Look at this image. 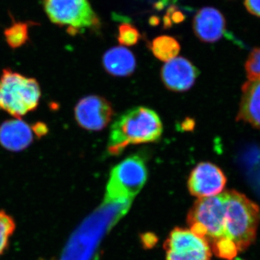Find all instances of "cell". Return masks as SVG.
<instances>
[{
  "label": "cell",
  "instance_id": "cell-18",
  "mask_svg": "<svg viewBox=\"0 0 260 260\" xmlns=\"http://www.w3.org/2000/svg\"><path fill=\"white\" fill-rule=\"evenodd\" d=\"M15 220L3 210H0V255L8 247L10 237L15 230Z\"/></svg>",
  "mask_w": 260,
  "mask_h": 260
},
{
  "label": "cell",
  "instance_id": "cell-23",
  "mask_svg": "<svg viewBox=\"0 0 260 260\" xmlns=\"http://www.w3.org/2000/svg\"><path fill=\"white\" fill-rule=\"evenodd\" d=\"M231 260H242V259H231Z\"/></svg>",
  "mask_w": 260,
  "mask_h": 260
},
{
  "label": "cell",
  "instance_id": "cell-9",
  "mask_svg": "<svg viewBox=\"0 0 260 260\" xmlns=\"http://www.w3.org/2000/svg\"><path fill=\"white\" fill-rule=\"evenodd\" d=\"M226 181L220 168L212 162H202L191 171L188 179V189L193 196L210 198L223 192Z\"/></svg>",
  "mask_w": 260,
  "mask_h": 260
},
{
  "label": "cell",
  "instance_id": "cell-17",
  "mask_svg": "<svg viewBox=\"0 0 260 260\" xmlns=\"http://www.w3.org/2000/svg\"><path fill=\"white\" fill-rule=\"evenodd\" d=\"M7 42L13 49L23 46L28 39V27L25 23H15L5 32Z\"/></svg>",
  "mask_w": 260,
  "mask_h": 260
},
{
  "label": "cell",
  "instance_id": "cell-13",
  "mask_svg": "<svg viewBox=\"0 0 260 260\" xmlns=\"http://www.w3.org/2000/svg\"><path fill=\"white\" fill-rule=\"evenodd\" d=\"M237 119L260 129V75L248 78L243 85Z\"/></svg>",
  "mask_w": 260,
  "mask_h": 260
},
{
  "label": "cell",
  "instance_id": "cell-11",
  "mask_svg": "<svg viewBox=\"0 0 260 260\" xmlns=\"http://www.w3.org/2000/svg\"><path fill=\"white\" fill-rule=\"evenodd\" d=\"M193 29L195 35L202 42H218L225 32V18L215 8L205 7L200 9L195 15Z\"/></svg>",
  "mask_w": 260,
  "mask_h": 260
},
{
  "label": "cell",
  "instance_id": "cell-14",
  "mask_svg": "<svg viewBox=\"0 0 260 260\" xmlns=\"http://www.w3.org/2000/svg\"><path fill=\"white\" fill-rule=\"evenodd\" d=\"M104 69L109 74L117 77L133 74L136 68L134 54L123 47H113L103 57Z\"/></svg>",
  "mask_w": 260,
  "mask_h": 260
},
{
  "label": "cell",
  "instance_id": "cell-10",
  "mask_svg": "<svg viewBox=\"0 0 260 260\" xmlns=\"http://www.w3.org/2000/svg\"><path fill=\"white\" fill-rule=\"evenodd\" d=\"M199 71L190 61L176 57L167 61L161 70V79L169 90L184 92L190 89L196 81Z\"/></svg>",
  "mask_w": 260,
  "mask_h": 260
},
{
  "label": "cell",
  "instance_id": "cell-12",
  "mask_svg": "<svg viewBox=\"0 0 260 260\" xmlns=\"http://www.w3.org/2000/svg\"><path fill=\"white\" fill-rule=\"evenodd\" d=\"M32 126L21 119H10L0 125V145L13 152L22 151L34 141Z\"/></svg>",
  "mask_w": 260,
  "mask_h": 260
},
{
  "label": "cell",
  "instance_id": "cell-24",
  "mask_svg": "<svg viewBox=\"0 0 260 260\" xmlns=\"http://www.w3.org/2000/svg\"><path fill=\"white\" fill-rule=\"evenodd\" d=\"M42 260H43V259H42Z\"/></svg>",
  "mask_w": 260,
  "mask_h": 260
},
{
  "label": "cell",
  "instance_id": "cell-21",
  "mask_svg": "<svg viewBox=\"0 0 260 260\" xmlns=\"http://www.w3.org/2000/svg\"><path fill=\"white\" fill-rule=\"evenodd\" d=\"M244 5L249 13L260 18V0H245Z\"/></svg>",
  "mask_w": 260,
  "mask_h": 260
},
{
  "label": "cell",
  "instance_id": "cell-4",
  "mask_svg": "<svg viewBox=\"0 0 260 260\" xmlns=\"http://www.w3.org/2000/svg\"><path fill=\"white\" fill-rule=\"evenodd\" d=\"M148 169L139 155H131L113 168L108 182L105 203H129L144 186Z\"/></svg>",
  "mask_w": 260,
  "mask_h": 260
},
{
  "label": "cell",
  "instance_id": "cell-1",
  "mask_svg": "<svg viewBox=\"0 0 260 260\" xmlns=\"http://www.w3.org/2000/svg\"><path fill=\"white\" fill-rule=\"evenodd\" d=\"M162 133L161 120L156 112L144 107L133 108L113 124L108 152L112 155H120L129 145L158 141Z\"/></svg>",
  "mask_w": 260,
  "mask_h": 260
},
{
  "label": "cell",
  "instance_id": "cell-19",
  "mask_svg": "<svg viewBox=\"0 0 260 260\" xmlns=\"http://www.w3.org/2000/svg\"><path fill=\"white\" fill-rule=\"evenodd\" d=\"M140 34L138 29L129 23L121 24L119 27L118 41L124 47L134 46L139 41Z\"/></svg>",
  "mask_w": 260,
  "mask_h": 260
},
{
  "label": "cell",
  "instance_id": "cell-7",
  "mask_svg": "<svg viewBox=\"0 0 260 260\" xmlns=\"http://www.w3.org/2000/svg\"><path fill=\"white\" fill-rule=\"evenodd\" d=\"M167 260H210L212 250L208 242L190 229L176 228L164 243Z\"/></svg>",
  "mask_w": 260,
  "mask_h": 260
},
{
  "label": "cell",
  "instance_id": "cell-3",
  "mask_svg": "<svg viewBox=\"0 0 260 260\" xmlns=\"http://www.w3.org/2000/svg\"><path fill=\"white\" fill-rule=\"evenodd\" d=\"M40 85L34 78L5 69L0 76V110L20 119L37 109Z\"/></svg>",
  "mask_w": 260,
  "mask_h": 260
},
{
  "label": "cell",
  "instance_id": "cell-2",
  "mask_svg": "<svg viewBox=\"0 0 260 260\" xmlns=\"http://www.w3.org/2000/svg\"><path fill=\"white\" fill-rule=\"evenodd\" d=\"M223 193L225 237L235 243L239 251H245L256 239L260 223L259 205L239 191Z\"/></svg>",
  "mask_w": 260,
  "mask_h": 260
},
{
  "label": "cell",
  "instance_id": "cell-15",
  "mask_svg": "<svg viewBox=\"0 0 260 260\" xmlns=\"http://www.w3.org/2000/svg\"><path fill=\"white\" fill-rule=\"evenodd\" d=\"M150 50L159 60L167 62L177 57L180 51V44L174 38L161 36L152 42Z\"/></svg>",
  "mask_w": 260,
  "mask_h": 260
},
{
  "label": "cell",
  "instance_id": "cell-8",
  "mask_svg": "<svg viewBox=\"0 0 260 260\" xmlns=\"http://www.w3.org/2000/svg\"><path fill=\"white\" fill-rule=\"evenodd\" d=\"M114 116V110L107 99L95 95L80 99L75 108L77 123L89 131H100L107 126Z\"/></svg>",
  "mask_w": 260,
  "mask_h": 260
},
{
  "label": "cell",
  "instance_id": "cell-16",
  "mask_svg": "<svg viewBox=\"0 0 260 260\" xmlns=\"http://www.w3.org/2000/svg\"><path fill=\"white\" fill-rule=\"evenodd\" d=\"M210 246L214 254L222 259H233L239 252L235 243L226 237L214 240L210 243Z\"/></svg>",
  "mask_w": 260,
  "mask_h": 260
},
{
  "label": "cell",
  "instance_id": "cell-20",
  "mask_svg": "<svg viewBox=\"0 0 260 260\" xmlns=\"http://www.w3.org/2000/svg\"><path fill=\"white\" fill-rule=\"evenodd\" d=\"M245 69L248 78L260 75V48L251 51L246 61Z\"/></svg>",
  "mask_w": 260,
  "mask_h": 260
},
{
  "label": "cell",
  "instance_id": "cell-6",
  "mask_svg": "<svg viewBox=\"0 0 260 260\" xmlns=\"http://www.w3.org/2000/svg\"><path fill=\"white\" fill-rule=\"evenodd\" d=\"M42 3L51 21L68 27L70 32L77 34L100 24L88 0H42Z\"/></svg>",
  "mask_w": 260,
  "mask_h": 260
},
{
  "label": "cell",
  "instance_id": "cell-5",
  "mask_svg": "<svg viewBox=\"0 0 260 260\" xmlns=\"http://www.w3.org/2000/svg\"><path fill=\"white\" fill-rule=\"evenodd\" d=\"M190 230L210 244L225 237V202L223 193L210 198H200L188 214Z\"/></svg>",
  "mask_w": 260,
  "mask_h": 260
},
{
  "label": "cell",
  "instance_id": "cell-22",
  "mask_svg": "<svg viewBox=\"0 0 260 260\" xmlns=\"http://www.w3.org/2000/svg\"><path fill=\"white\" fill-rule=\"evenodd\" d=\"M31 126L32 131L37 138H42L48 133V127L45 123L37 122L36 124H32Z\"/></svg>",
  "mask_w": 260,
  "mask_h": 260
}]
</instances>
